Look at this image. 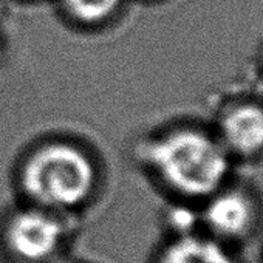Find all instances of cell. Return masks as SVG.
Segmentation results:
<instances>
[{
  "instance_id": "obj_7",
  "label": "cell",
  "mask_w": 263,
  "mask_h": 263,
  "mask_svg": "<svg viewBox=\"0 0 263 263\" xmlns=\"http://www.w3.org/2000/svg\"><path fill=\"white\" fill-rule=\"evenodd\" d=\"M124 0H61L65 17L84 30H96L111 22Z\"/></svg>"
},
{
  "instance_id": "obj_5",
  "label": "cell",
  "mask_w": 263,
  "mask_h": 263,
  "mask_svg": "<svg viewBox=\"0 0 263 263\" xmlns=\"http://www.w3.org/2000/svg\"><path fill=\"white\" fill-rule=\"evenodd\" d=\"M221 146L238 163L263 158V98L252 93H234L220 99L211 119Z\"/></svg>"
},
{
  "instance_id": "obj_4",
  "label": "cell",
  "mask_w": 263,
  "mask_h": 263,
  "mask_svg": "<svg viewBox=\"0 0 263 263\" xmlns=\"http://www.w3.org/2000/svg\"><path fill=\"white\" fill-rule=\"evenodd\" d=\"M195 209L200 229L237 249L251 240L263 223V203L258 192L235 178Z\"/></svg>"
},
{
  "instance_id": "obj_9",
  "label": "cell",
  "mask_w": 263,
  "mask_h": 263,
  "mask_svg": "<svg viewBox=\"0 0 263 263\" xmlns=\"http://www.w3.org/2000/svg\"><path fill=\"white\" fill-rule=\"evenodd\" d=\"M64 263H91V261H87V260H84V258H79V257H76V255H71L68 260H65Z\"/></svg>"
},
{
  "instance_id": "obj_1",
  "label": "cell",
  "mask_w": 263,
  "mask_h": 263,
  "mask_svg": "<svg viewBox=\"0 0 263 263\" xmlns=\"http://www.w3.org/2000/svg\"><path fill=\"white\" fill-rule=\"evenodd\" d=\"M130 160L166 204L191 208L234 178L235 167L211 124L191 118L144 130L132 143Z\"/></svg>"
},
{
  "instance_id": "obj_6",
  "label": "cell",
  "mask_w": 263,
  "mask_h": 263,
  "mask_svg": "<svg viewBox=\"0 0 263 263\" xmlns=\"http://www.w3.org/2000/svg\"><path fill=\"white\" fill-rule=\"evenodd\" d=\"M147 263H241L238 249L209 235L198 226L163 228Z\"/></svg>"
},
{
  "instance_id": "obj_10",
  "label": "cell",
  "mask_w": 263,
  "mask_h": 263,
  "mask_svg": "<svg viewBox=\"0 0 263 263\" xmlns=\"http://www.w3.org/2000/svg\"><path fill=\"white\" fill-rule=\"evenodd\" d=\"M261 255H263V251H261Z\"/></svg>"
},
{
  "instance_id": "obj_3",
  "label": "cell",
  "mask_w": 263,
  "mask_h": 263,
  "mask_svg": "<svg viewBox=\"0 0 263 263\" xmlns=\"http://www.w3.org/2000/svg\"><path fill=\"white\" fill-rule=\"evenodd\" d=\"M81 221L13 198L0 211V263H64Z\"/></svg>"
},
{
  "instance_id": "obj_2",
  "label": "cell",
  "mask_w": 263,
  "mask_h": 263,
  "mask_svg": "<svg viewBox=\"0 0 263 263\" xmlns=\"http://www.w3.org/2000/svg\"><path fill=\"white\" fill-rule=\"evenodd\" d=\"M10 183L16 200L82 221L102 201L108 172L91 141L73 132L51 130L19 151Z\"/></svg>"
},
{
  "instance_id": "obj_8",
  "label": "cell",
  "mask_w": 263,
  "mask_h": 263,
  "mask_svg": "<svg viewBox=\"0 0 263 263\" xmlns=\"http://www.w3.org/2000/svg\"><path fill=\"white\" fill-rule=\"evenodd\" d=\"M255 68H257V73L258 76L263 78V45L260 47L258 53H257V59H255Z\"/></svg>"
}]
</instances>
